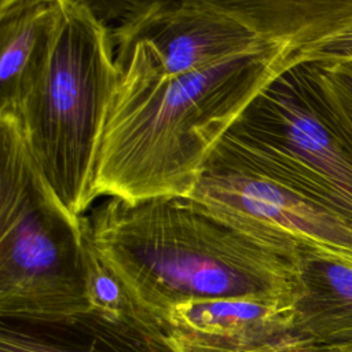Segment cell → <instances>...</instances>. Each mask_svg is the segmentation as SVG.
Masks as SVG:
<instances>
[{
	"mask_svg": "<svg viewBox=\"0 0 352 352\" xmlns=\"http://www.w3.org/2000/svg\"><path fill=\"white\" fill-rule=\"evenodd\" d=\"M192 197L238 224L352 264V216L250 172L208 162Z\"/></svg>",
	"mask_w": 352,
	"mask_h": 352,
	"instance_id": "7",
	"label": "cell"
},
{
	"mask_svg": "<svg viewBox=\"0 0 352 352\" xmlns=\"http://www.w3.org/2000/svg\"><path fill=\"white\" fill-rule=\"evenodd\" d=\"M292 330L309 342L352 341V264L301 248Z\"/></svg>",
	"mask_w": 352,
	"mask_h": 352,
	"instance_id": "10",
	"label": "cell"
},
{
	"mask_svg": "<svg viewBox=\"0 0 352 352\" xmlns=\"http://www.w3.org/2000/svg\"><path fill=\"white\" fill-rule=\"evenodd\" d=\"M293 308L256 300L179 304L164 320L175 352H283L297 338Z\"/></svg>",
	"mask_w": 352,
	"mask_h": 352,
	"instance_id": "8",
	"label": "cell"
},
{
	"mask_svg": "<svg viewBox=\"0 0 352 352\" xmlns=\"http://www.w3.org/2000/svg\"><path fill=\"white\" fill-rule=\"evenodd\" d=\"M314 63L334 107L352 131V60Z\"/></svg>",
	"mask_w": 352,
	"mask_h": 352,
	"instance_id": "13",
	"label": "cell"
},
{
	"mask_svg": "<svg viewBox=\"0 0 352 352\" xmlns=\"http://www.w3.org/2000/svg\"><path fill=\"white\" fill-rule=\"evenodd\" d=\"M209 162L270 179L352 216V131L314 62H298L272 80Z\"/></svg>",
	"mask_w": 352,
	"mask_h": 352,
	"instance_id": "6",
	"label": "cell"
},
{
	"mask_svg": "<svg viewBox=\"0 0 352 352\" xmlns=\"http://www.w3.org/2000/svg\"><path fill=\"white\" fill-rule=\"evenodd\" d=\"M0 352H175L162 329L89 311L59 320L0 318Z\"/></svg>",
	"mask_w": 352,
	"mask_h": 352,
	"instance_id": "9",
	"label": "cell"
},
{
	"mask_svg": "<svg viewBox=\"0 0 352 352\" xmlns=\"http://www.w3.org/2000/svg\"><path fill=\"white\" fill-rule=\"evenodd\" d=\"M114 54L170 78L272 45L309 51L352 23V0H153L121 3Z\"/></svg>",
	"mask_w": 352,
	"mask_h": 352,
	"instance_id": "4",
	"label": "cell"
},
{
	"mask_svg": "<svg viewBox=\"0 0 352 352\" xmlns=\"http://www.w3.org/2000/svg\"><path fill=\"white\" fill-rule=\"evenodd\" d=\"M283 352H352V341L309 342L297 340Z\"/></svg>",
	"mask_w": 352,
	"mask_h": 352,
	"instance_id": "15",
	"label": "cell"
},
{
	"mask_svg": "<svg viewBox=\"0 0 352 352\" xmlns=\"http://www.w3.org/2000/svg\"><path fill=\"white\" fill-rule=\"evenodd\" d=\"M80 223L82 272L91 311L117 320L140 322L164 329L138 307L122 280L98 253L81 217Z\"/></svg>",
	"mask_w": 352,
	"mask_h": 352,
	"instance_id": "12",
	"label": "cell"
},
{
	"mask_svg": "<svg viewBox=\"0 0 352 352\" xmlns=\"http://www.w3.org/2000/svg\"><path fill=\"white\" fill-rule=\"evenodd\" d=\"M117 78L110 28L92 4L58 0L45 56L14 114L40 173L77 219L95 201V157Z\"/></svg>",
	"mask_w": 352,
	"mask_h": 352,
	"instance_id": "3",
	"label": "cell"
},
{
	"mask_svg": "<svg viewBox=\"0 0 352 352\" xmlns=\"http://www.w3.org/2000/svg\"><path fill=\"white\" fill-rule=\"evenodd\" d=\"M58 0H0V113H14L45 56Z\"/></svg>",
	"mask_w": 352,
	"mask_h": 352,
	"instance_id": "11",
	"label": "cell"
},
{
	"mask_svg": "<svg viewBox=\"0 0 352 352\" xmlns=\"http://www.w3.org/2000/svg\"><path fill=\"white\" fill-rule=\"evenodd\" d=\"M305 60L312 62H349L352 60V23L318 43Z\"/></svg>",
	"mask_w": 352,
	"mask_h": 352,
	"instance_id": "14",
	"label": "cell"
},
{
	"mask_svg": "<svg viewBox=\"0 0 352 352\" xmlns=\"http://www.w3.org/2000/svg\"><path fill=\"white\" fill-rule=\"evenodd\" d=\"M308 51L272 45L170 78L133 52L114 55L118 78L96 150L94 198L188 197L235 120Z\"/></svg>",
	"mask_w": 352,
	"mask_h": 352,
	"instance_id": "1",
	"label": "cell"
},
{
	"mask_svg": "<svg viewBox=\"0 0 352 352\" xmlns=\"http://www.w3.org/2000/svg\"><path fill=\"white\" fill-rule=\"evenodd\" d=\"M0 318L59 320L91 311L81 223L40 173L14 113H0Z\"/></svg>",
	"mask_w": 352,
	"mask_h": 352,
	"instance_id": "5",
	"label": "cell"
},
{
	"mask_svg": "<svg viewBox=\"0 0 352 352\" xmlns=\"http://www.w3.org/2000/svg\"><path fill=\"white\" fill-rule=\"evenodd\" d=\"M81 219L100 257L162 327L170 308L191 301L239 298L293 308L301 246L238 224L192 197L135 204L107 198Z\"/></svg>",
	"mask_w": 352,
	"mask_h": 352,
	"instance_id": "2",
	"label": "cell"
}]
</instances>
